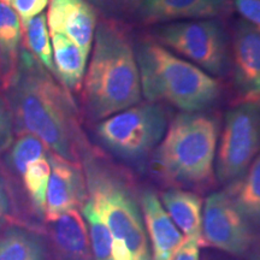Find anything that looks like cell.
I'll return each instance as SVG.
<instances>
[{"mask_svg":"<svg viewBox=\"0 0 260 260\" xmlns=\"http://www.w3.org/2000/svg\"><path fill=\"white\" fill-rule=\"evenodd\" d=\"M5 96L11 107L15 135H35L48 151L75 164L90 145L70 92L22 45Z\"/></svg>","mask_w":260,"mask_h":260,"instance_id":"1","label":"cell"},{"mask_svg":"<svg viewBox=\"0 0 260 260\" xmlns=\"http://www.w3.org/2000/svg\"><path fill=\"white\" fill-rule=\"evenodd\" d=\"M141 94L135 47L128 29L117 19H102L82 83L86 117L92 122L103 121L139 104Z\"/></svg>","mask_w":260,"mask_h":260,"instance_id":"2","label":"cell"},{"mask_svg":"<svg viewBox=\"0 0 260 260\" xmlns=\"http://www.w3.org/2000/svg\"><path fill=\"white\" fill-rule=\"evenodd\" d=\"M88 199L112 237L115 260H152L138 194L128 175L89 145L81 159Z\"/></svg>","mask_w":260,"mask_h":260,"instance_id":"3","label":"cell"},{"mask_svg":"<svg viewBox=\"0 0 260 260\" xmlns=\"http://www.w3.org/2000/svg\"><path fill=\"white\" fill-rule=\"evenodd\" d=\"M141 92L149 103H167L183 112H203L219 100V81L176 56L153 38L135 47Z\"/></svg>","mask_w":260,"mask_h":260,"instance_id":"4","label":"cell"},{"mask_svg":"<svg viewBox=\"0 0 260 260\" xmlns=\"http://www.w3.org/2000/svg\"><path fill=\"white\" fill-rule=\"evenodd\" d=\"M219 122L205 112H182L154 152L159 177L175 188L205 189L214 180Z\"/></svg>","mask_w":260,"mask_h":260,"instance_id":"5","label":"cell"},{"mask_svg":"<svg viewBox=\"0 0 260 260\" xmlns=\"http://www.w3.org/2000/svg\"><path fill=\"white\" fill-rule=\"evenodd\" d=\"M168 112L157 103H144L98 122L94 134L100 146L113 157L142 168L164 138Z\"/></svg>","mask_w":260,"mask_h":260,"instance_id":"6","label":"cell"},{"mask_svg":"<svg viewBox=\"0 0 260 260\" xmlns=\"http://www.w3.org/2000/svg\"><path fill=\"white\" fill-rule=\"evenodd\" d=\"M153 39L168 50L199 67L211 76L230 68L229 39L218 19H197L158 24Z\"/></svg>","mask_w":260,"mask_h":260,"instance_id":"7","label":"cell"},{"mask_svg":"<svg viewBox=\"0 0 260 260\" xmlns=\"http://www.w3.org/2000/svg\"><path fill=\"white\" fill-rule=\"evenodd\" d=\"M260 153V103L241 102L226 112L216 160L222 183H233L245 175Z\"/></svg>","mask_w":260,"mask_h":260,"instance_id":"8","label":"cell"},{"mask_svg":"<svg viewBox=\"0 0 260 260\" xmlns=\"http://www.w3.org/2000/svg\"><path fill=\"white\" fill-rule=\"evenodd\" d=\"M254 240L253 228L237 211L225 190L207 197L203 211L201 245L242 256L249 252Z\"/></svg>","mask_w":260,"mask_h":260,"instance_id":"9","label":"cell"},{"mask_svg":"<svg viewBox=\"0 0 260 260\" xmlns=\"http://www.w3.org/2000/svg\"><path fill=\"white\" fill-rule=\"evenodd\" d=\"M51 175L46 193L45 220L51 222L71 210L82 209L88 189L82 165L75 164L48 151Z\"/></svg>","mask_w":260,"mask_h":260,"instance_id":"10","label":"cell"},{"mask_svg":"<svg viewBox=\"0 0 260 260\" xmlns=\"http://www.w3.org/2000/svg\"><path fill=\"white\" fill-rule=\"evenodd\" d=\"M233 82L242 102L260 99V29L240 19L232 45Z\"/></svg>","mask_w":260,"mask_h":260,"instance_id":"11","label":"cell"},{"mask_svg":"<svg viewBox=\"0 0 260 260\" xmlns=\"http://www.w3.org/2000/svg\"><path fill=\"white\" fill-rule=\"evenodd\" d=\"M233 11L230 0H145L136 11V18L145 25L181 21L217 19Z\"/></svg>","mask_w":260,"mask_h":260,"instance_id":"12","label":"cell"},{"mask_svg":"<svg viewBox=\"0 0 260 260\" xmlns=\"http://www.w3.org/2000/svg\"><path fill=\"white\" fill-rule=\"evenodd\" d=\"M51 32L71 39L86 57L92 51L98 25L96 10L86 0H50L46 14Z\"/></svg>","mask_w":260,"mask_h":260,"instance_id":"13","label":"cell"},{"mask_svg":"<svg viewBox=\"0 0 260 260\" xmlns=\"http://www.w3.org/2000/svg\"><path fill=\"white\" fill-rule=\"evenodd\" d=\"M47 223L48 259L93 260L88 228L79 210H71Z\"/></svg>","mask_w":260,"mask_h":260,"instance_id":"14","label":"cell"},{"mask_svg":"<svg viewBox=\"0 0 260 260\" xmlns=\"http://www.w3.org/2000/svg\"><path fill=\"white\" fill-rule=\"evenodd\" d=\"M140 206L148 241L151 242L152 260H172L175 253L184 242V236L172 222L153 190L142 191Z\"/></svg>","mask_w":260,"mask_h":260,"instance_id":"15","label":"cell"},{"mask_svg":"<svg viewBox=\"0 0 260 260\" xmlns=\"http://www.w3.org/2000/svg\"><path fill=\"white\" fill-rule=\"evenodd\" d=\"M162 206L187 239L199 240L201 243L203 199L200 195L183 188H171L160 194Z\"/></svg>","mask_w":260,"mask_h":260,"instance_id":"16","label":"cell"},{"mask_svg":"<svg viewBox=\"0 0 260 260\" xmlns=\"http://www.w3.org/2000/svg\"><path fill=\"white\" fill-rule=\"evenodd\" d=\"M56 79L68 92H79L86 75L87 59L75 42L60 32H51Z\"/></svg>","mask_w":260,"mask_h":260,"instance_id":"17","label":"cell"},{"mask_svg":"<svg viewBox=\"0 0 260 260\" xmlns=\"http://www.w3.org/2000/svg\"><path fill=\"white\" fill-rule=\"evenodd\" d=\"M22 40L23 31L18 15L9 4L0 2V88L3 92L16 70Z\"/></svg>","mask_w":260,"mask_h":260,"instance_id":"18","label":"cell"},{"mask_svg":"<svg viewBox=\"0 0 260 260\" xmlns=\"http://www.w3.org/2000/svg\"><path fill=\"white\" fill-rule=\"evenodd\" d=\"M0 260H50L46 239L28 228L6 226L0 234Z\"/></svg>","mask_w":260,"mask_h":260,"instance_id":"19","label":"cell"},{"mask_svg":"<svg viewBox=\"0 0 260 260\" xmlns=\"http://www.w3.org/2000/svg\"><path fill=\"white\" fill-rule=\"evenodd\" d=\"M233 204L253 229H260V153L242 177L226 188Z\"/></svg>","mask_w":260,"mask_h":260,"instance_id":"20","label":"cell"},{"mask_svg":"<svg viewBox=\"0 0 260 260\" xmlns=\"http://www.w3.org/2000/svg\"><path fill=\"white\" fill-rule=\"evenodd\" d=\"M21 24L22 31H23L22 45L48 73H51L56 77L53 51H52L51 38L48 34L46 14L42 12V14L35 16L34 18Z\"/></svg>","mask_w":260,"mask_h":260,"instance_id":"21","label":"cell"},{"mask_svg":"<svg viewBox=\"0 0 260 260\" xmlns=\"http://www.w3.org/2000/svg\"><path fill=\"white\" fill-rule=\"evenodd\" d=\"M6 154V165L12 174L17 177H23L24 172L31 162L38 159L46 157L48 148L44 142L35 135L24 133L17 135L12 145L8 149Z\"/></svg>","mask_w":260,"mask_h":260,"instance_id":"22","label":"cell"},{"mask_svg":"<svg viewBox=\"0 0 260 260\" xmlns=\"http://www.w3.org/2000/svg\"><path fill=\"white\" fill-rule=\"evenodd\" d=\"M50 175L51 164L48 160V155H46L31 162L22 177L24 190L30 201L31 209L41 219H45V212H46V193Z\"/></svg>","mask_w":260,"mask_h":260,"instance_id":"23","label":"cell"},{"mask_svg":"<svg viewBox=\"0 0 260 260\" xmlns=\"http://www.w3.org/2000/svg\"><path fill=\"white\" fill-rule=\"evenodd\" d=\"M81 210H82V216L88 226L93 260H115L111 234L89 199L86 201Z\"/></svg>","mask_w":260,"mask_h":260,"instance_id":"24","label":"cell"},{"mask_svg":"<svg viewBox=\"0 0 260 260\" xmlns=\"http://www.w3.org/2000/svg\"><path fill=\"white\" fill-rule=\"evenodd\" d=\"M106 18L121 19L135 15L145 0H86Z\"/></svg>","mask_w":260,"mask_h":260,"instance_id":"25","label":"cell"},{"mask_svg":"<svg viewBox=\"0 0 260 260\" xmlns=\"http://www.w3.org/2000/svg\"><path fill=\"white\" fill-rule=\"evenodd\" d=\"M15 140V123L11 107L0 88V154L5 153Z\"/></svg>","mask_w":260,"mask_h":260,"instance_id":"26","label":"cell"},{"mask_svg":"<svg viewBox=\"0 0 260 260\" xmlns=\"http://www.w3.org/2000/svg\"><path fill=\"white\" fill-rule=\"evenodd\" d=\"M11 8L21 18V23L40 15L50 4V0H11Z\"/></svg>","mask_w":260,"mask_h":260,"instance_id":"27","label":"cell"},{"mask_svg":"<svg viewBox=\"0 0 260 260\" xmlns=\"http://www.w3.org/2000/svg\"><path fill=\"white\" fill-rule=\"evenodd\" d=\"M234 5L243 21L260 29V0H234Z\"/></svg>","mask_w":260,"mask_h":260,"instance_id":"28","label":"cell"},{"mask_svg":"<svg viewBox=\"0 0 260 260\" xmlns=\"http://www.w3.org/2000/svg\"><path fill=\"white\" fill-rule=\"evenodd\" d=\"M200 246L199 240L187 239L175 253L172 260H200Z\"/></svg>","mask_w":260,"mask_h":260,"instance_id":"29","label":"cell"},{"mask_svg":"<svg viewBox=\"0 0 260 260\" xmlns=\"http://www.w3.org/2000/svg\"><path fill=\"white\" fill-rule=\"evenodd\" d=\"M12 203L5 181L0 175V228H4L11 219Z\"/></svg>","mask_w":260,"mask_h":260,"instance_id":"30","label":"cell"},{"mask_svg":"<svg viewBox=\"0 0 260 260\" xmlns=\"http://www.w3.org/2000/svg\"><path fill=\"white\" fill-rule=\"evenodd\" d=\"M247 254H248V260H260V241L253 243L252 248Z\"/></svg>","mask_w":260,"mask_h":260,"instance_id":"31","label":"cell"},{"mask_svg":"<svg viewBox=\"0 0 260 260\" xmlns=\"http://www.w3.org/2000/svg\"><path fill=\"white\" fill-rule=\"evenodd\" d=\"M204 260H224L220 256H214V255H207L206 258H204Z\"/></svg>","mask_w":260,"mask_h":260,"instance_id":"32","label":"cell"}]
</instances>
